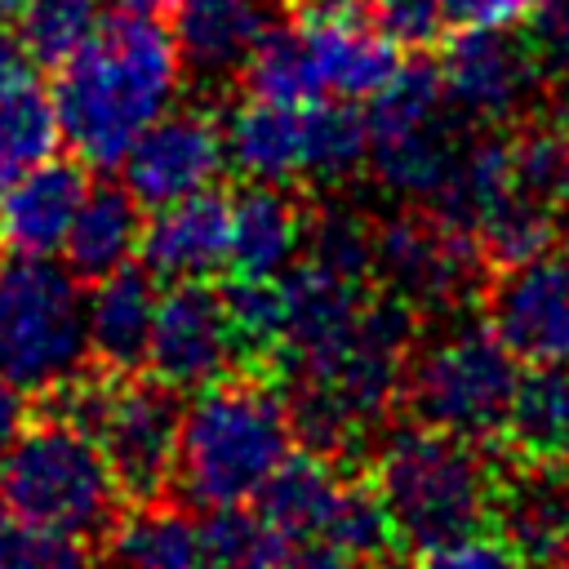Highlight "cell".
Wrapping results in <instances>:
<instances>
[{
	"label": "cell",
	"mask_w": 569,
	"mask_h": 569,
	"mask_svg": "<svg viewBox=\"0 0 569 569\" xmlns=\"http://www.w3.org/2000/svg\"><path fill=\"white\" fill-rule=\"evenodd\" d=\"M178 89V44L142 13H102L98 31L53 71L62 142L89 169H120Z\"/></svg>",
	"instance_id": "1"
},
{
	"label": "cell",
	"mask_w": 569,
	"mask_h": 569,
	"mask_svg": "<svg viewBox=\"0 0 569 569\" xmlns=\"http://www.w3.org/2000/svg\"><path fill=\"white\" fill-rule=\"evenodd\" d=\"M293 453L289 400L258 378H218L178 422L173 489L196 511L249 507Z\"/></svg>",
	"instance_id": "2"
},
{
	"label": "cell",
	"mask_w": 569,
	"mask_h": 569,
	"mask_svg": "<svg viewBox=\"0 0 569 569\" xmlns=\"http://www.w3.org/2000/svg\"><path fill=\"white\" fill-rule=\"evenodd\" d=\"M253 502L267 547L293 569H356L396 538L378 489L338 476L325 453H289Z\"/></svg>",
	"instance_id": "3"
},
{
	"label": "cell",
	"mask_w": 569,
	"mask_h": 569,
	"mask_svg": "<svg viewBox=\"0 0 569 569\" xmlns=\"http://www.w3.org/2000/svg\"><path fill=\"white\" fill-rule=\"evenodd\" d=\"M373 489L387 507L391 533L413 551H431L480 529L498 493L476 440L422 422L387 436L373 462Z\"/></svg>",
	"instance_id": "4"
},
{
	"label": "cell",
	"mask_w": 569,
	"mask_h": 569,
	"mask_svg": "<svg viewBox=\"0 0 569 569\" xmlns=\"http://www.w3.org/2000/svg\"><path fill=\"white\" fill-rule=\"evenodd\" d=\"M80 276L53 253L0 262V373L31 391H62L84 373L89 316Z\"/></svg>",
	"instance_id": "5"
},
{
	"label": "cell",
	"mask_w": 569,
	"mask_h": 569,
	"mask_svg": "<svg viewBox=\"0 0 569 569\" xmlns=\"http://www.w3.org/2000/svg\"><path fill=\"white\" fill-rule=\"evenodd\" d=\"M120 498V480L98 440L62 413L27 422L0 458V502L76 538L111 529Z\"/></svg>",
	"instance_id": "6"
},
{
	"label": "cell",
	"mask_w": 569,
	"mask_h": 569,
	"mask_svg": "<svg viewBox=\"0 0 569 569\" xmlns=\"http://www.w3.org/2000/svg\"><path fill=\"white\" fill-rule=\"evenodd\" d=\"M58 396V413L89 431L111 462L120 493L133 502H151L173 485L178 458V391L160 378L133 373H102V378H71Z\"/></svg>",
	"instance_id": "7"
},
{
	"label": "cell",
	"mask_w": 569,
	"mask_h": 569,
	"mask_svg": "<svg viewBox=\"0 0 569 569\" xmlns=\"http://www.w3.org/2000/svg\"><path fill=\"white\" fill-rule=\"evenodd\" d=\"M516 387L520 360L489 325L445 329L405 369V400L413 422L462 440H489L502 431Z\"/></svg>",
	"instance_id": "8"
},
{
	"label": "cell",
	"mask_w": 569,
	"mask_h": 569,
	"mask_svg": "<svg viewBox=\"0 0 569 569\" xmlns=\"http://www.w3.org/2000/svg\"><path fill=\"white\" fill-rule=\"evenodd\" d=\"M111 569H240L271 551L253 511H142L111 529Z\"/></svg>",
	"instance_id": "9"
},
{
	"label": "cell",
	"mask_w": 569,
	"mask_h": 569,
	"mask_svg": "<svg viewBox=\"0 0 569 569\" xmlns=\"http://www.w3.org/2000/svg\"><path fill=\"white\" fill-rule=\"evenodd\" d=\"M480 258V240L440 213H396L373 231V276L405 307H449L476 280Z\"/></svg>",
	"instance_id": "10"
},
{
	"label": "cell",
	"mask_w": 569,
	"mask_h": 569,
	"mask_svg": "<svg viewBox=\"0 0 569 569\" xmlns=\"http://www.w3.org/2000/svg\"><path fill=\"white\" fill-rule=\"evenodd\" d=\"M244 356L236 325L227 316L222 289L204 280H178L156 302V325L147 342V369L173 391H200L236 369Z\"/></svg>",
	"instance_id": "11"
},
{
	"label": "cell",
	"mask_w": 569,
	"mask_h": 569,
	"mask_svg": "<svg viewBox=\"0 0 569 569\" xmlns=\"http://www.w3.org/2000/svg\"><path fill=\"white\" fill-rule=\"evenodd\" d=\"M227 164V129L209 111H164L120 160L124 187L142 209L173 204L218 182Z\"/></svg>",
	"instance_id": "12"
},
{
	"label": "cell",
	"mask_w": 569,
	"mask_h": 569,
	"mask_svg": "<svg viewBox=\"0 0 569 569\" xmlns=\"http://www.w3.org/2000/svg\"><path fill=\"white\" fill-rule=\"evenodd\" d=\"M489 329L525 365H569V249L502 267L489 289Z\"/></svg>",
	"instance_id": "13"
},
{
	"label": "cell",
	"mask_w": 569,
	"mask_h": 569,
	"mask_svg": "<svg viewBox=\"0 0 569 569\" xmlns=\"http://www.w3.org/2000/svg\"><path fill=\"white\" fill-rule=\"evenodd\" d=\"M449 107H458L467 120L493 124L516 111V102L529 93L538 76V58L529 36H516L511 27H476L453 31L440 58Z\"/></svg>",
	"instance_id": "14"
},
{
	"label": "cell",
	"mask_w": 569,
	"mask_h": 569,
	"mask_svg": "<svg viewBox=\"0 0 569 569\" xmlns=\"http://www.w3.org/2000/svg\"><path fill=\"white\" fill-rule=\"evenodd\" d=\"M138 262L164 280H209L231 262V191L204 187L151 209L138 240Z\"/></svg>",
	"instance_id": "15"
},
{
	"label": "cell",
	"mask_w": 569,
	"mask_h": 569,
	"mask_svg": "<svg viewBox=\"0 0 569 569\" xmlns=\"http://www.w3.org/2000/svg\"><path fill=\"white\" fill-rule=\"evenodd\" d=\"M280 0H178L173 44L187 76L200 84H227L240 76L258 36L280 18Z\"/></svg>",
	"instance_id": "16"
},
{
	"label": "cell",
	"mask_w": 569,
	"mask_h": 569,
	"mask_svg": "<svg viewBox=\"0 0 569 569\" xmlns=\"http://www.w3.org/2000/svg\"><path fill=\"white\" fill-rule=\"evenodd\" d=\"M84 160H44L0 191V249L4 253H62L71 218L89 191Z\"/></svg>",
	"instance_id": "17"
},
{
	"label": "cell",
	"mask_w": 569,
	"mask_h": 569,
	"mask_svg": "<svg viewBox=\"0 0 569 569\" xmlns=\"http://www.w3.org/2000/svg\"><path fill=\"white\" fill-rule=\"evenodd\" d=\"M502 538L533 569L569 565V462H529L493 493Z\"/></svg>",
	"instance_id": "18"
},
{
	"label": "cell",
	"mask_w": 569,
	"mask_h": 569,
	"mask_svg": "<svg viewBox=\"0 0 569 569\" xmlns=\"http://www.w3.org/2000/svg\"><path fill=\"white\" fill-rule=\"evenodd\" d=\"M156 276L138 262L93 280L89 298H84V316H89V356L107 369V373H133L138 365H147V342H151V325H156Z\"/></svg>",
	"instance_id": "19"
},
{
	"label": "cell",
	"mask_w": 569,
	"mask_h": 569,
	"mask_svg": "<svg viewBox=\"0 0 569 569\" xmlns=\"http://www.w3.org/2000/svg\"><path fill=\"white\" fill-rule=\"evenodd\" d=\"M302 249V209L289 196V187L276 182H249L240 196H231V276L276 280L298 262Z\"/></svg>",
	"instance_id": "20"
},
{
	"label": "cell",
	"mask_w": 569,
	"mask_h": 569,
	"mask_svg": "<svg viewBox=\"0 0 569 569\" xmlns=\"http://www.w3.org/2000/svg\"><path fill=\"white\" fill-rule=\"evenodd\" d=\"M138 240H142V204L133 200L129 187L116 182H98L84 191L71 231L62 240V258L80 280H102L120 267H129L138 258Z\"/></svg>",
	"instance_id": "21"
},
{
	"label": "cell",
	"mask_w": 569,
	"mask_h": 569,
	"mask_svg": "<svg viewBox=\"0 0 569 569\" xmlns=\"http://www.w3.org/2000/svg\"><path fill=\"white\" fill-rule=\"evenodd\" d=\"M227 160L249 182H298L307 173V107L249 98L227 124Z\"/></svg>",
	"instance_id": "22"
},
{
	"label": "cell",
	"mask_w": 569,
	"mask_h": 569,
	"mask_svg": "<svg viewBox=\"0 0 569 569\" xmlns=\"http://www.w3.org/2000/svg\"><path fill=\"white\" fill-rule=\"evenodd\" d=\"M502 436L525 462H569V365H529L520 373Z\"/></svg>",
	"instance_id": "23"
},
{
	"label": "cell",
	"mask_w": 569,
	"mask_h": 569,
	"mask_svg": "<svg viewBox=\"0 0 569 569\" xmlns=\"http://www.w3.org/2000/svg\"><path fill=\"white\" fill-rule=\"evenodd\" d=\"M236 80H240L244 98L276 102V107H307V102L325 98L316 58L307 49V36L284 13L258 36V44L249 49V58H244Z\"/></svg>",
	"instance_id": "24"
},
{
	"label": "cell",
	"mask_w": 569,
	"mask_h": 569,
	"mask_svg": "<svg viewBox=\"0 0 569 569\" xmlns=\"http://www.w3.org/2000/svg\"><path fill=\"white\" fill-rule=\"evenodd\" d=\"M58 147H62V124L49 89L31 80L27 89L0 102V191L22 173H31L36 164L53 160Z\"/></svg>",
	"instance_id": "25"
},
{
	"label": "cell",
	"mask_w": 569,
	"mask_h": 569,
	"mask_svg": "<svg viewBox=\"0 0 569 569\" xmlns=\"http://www.w3.org/2000/svg\"><path fill=\"white\" fill-rule=\"evenodd\" d=\"M369 164V116L347 98L307 102V173L311 182H342Z\"/></svg>",
	"instance_id": "26"
},
{
	"label": "cell",
	"mask_w": 569,
	"mask_h": 569,
	"mask_svg": "<svg viewBox=\"0 0 569 569\" xmlns=\"http://www.w3.org/2000/svg\"><path fill=\"white\" fill-rule=\"evenodd\" d=\"M102 22V0H22L13 31L40 71H58Z\"/></svg>",
	"instance_id": "27"
},
{
	"label": "cell",
	"mask_w": 569,
	"mask_h": 569,
	"mask_svg": "<svg viewBox=\"0 0 569 569\" xmlns=\"http://www.w3.org/2000/svg\"><path fill=\"white\" fill-rule=\"evenodd\" d=\"M556 209L551 204H538L520 191H511L480 227H476V240L485 249L489 262L498 267H516V262H529L547 249H556Z\"/></svg>",
	"instance_id": "28"
},
{
	"label": "cell",
	"mask_w": 569,
	"mask_h": 569,
	"mask_svg": "<svg viewBox=\"0 0 569 569\" xmlns=\"http://www.w3.org/2000/svg\"><path fill=\"white\" fill-rule=\"evenodd\" d=\"M511 182L520 196L551 209L569 200V133L551 124L511 133Z\"/></svg>",
	"instance_id": "29"
},
{
	"label": "cell",
	"mask_w": 569,
	"mask_h": 569,
	"mask_svg": "<svg viewBox=\"0 0 569 569\" xmlns=\"http://www.w3.org/2000/svg\"><path fill=\"white\" fill-rule=\"evenodd\" d=\"M0 569H93V565L84 538L27 520L0 502Z\"/></svg>",
	"instance_id": "30"
},
{
	"label": "cell",
	"mask_w": 569,
	"mask_h": 569,
	"mask_svg": "<svg viewBox=\"0 0 569 569\" xmlns=\"http://www.w3.org/2000/svg\"><path fill=\"white\" fill-rule=\"evenodd\" d=\"M222 302H227V316L236 325V338H240L244 356L280 351V342H284V293H280V276L276 280L231 276V284L222 289Z\"/></svg>",
	"instance_id": "31"
},
{
	"label": "cell",
	"mask_w": 569,
	"mask_h": 569,
	"mask_svg": "<svg viewBox=\"0 0 569 569\" xmlns=\"http://www.w3.org/2000/svg\"><path fill=\"white\" fill-rule=\"evenodd\" d=\"M365 4L378 31L409 53H436L449 40V18L440 0H365Z\"/></svg>",
	"instance_id": "32"
},
{
	"label": "cell",
	"mask_w": 569,
	"mask_h": 569,
	"mask_svg": "<svg viewBox=\"0 0 569 569\" xmlns=\"http://www.w3.org/2000/svg\"><path fill=\"white\" fill-rule=\"evenodd\" d=\"M311 258L342 271V276L365 280L373 271V231L360 218H351L342 209H329L311 231Z\"/></svg>",
	"instance_id": "33"
},
{
	"label": "cell",
	"mask_w": 569,
	"mask_h": 569,
	"mask_svg": "<svg viewBox=\"0 0 569 569\" xmlns=\"http://www.w3.org/2000/svg\"><path fill=\"white\" fill-rule=\"evenodd\" d=\"M422 569H533L507 538H489V533H462L449 538L431 551H422Z\"/></svg>",
	"instance_id": "34"
},
{
	"label": "cell",
	"mask_w": 569,
	"mask_h": 569,
	"mask_svg": "<svg viewBox=\"0 0 569 569\" xmlns=\"http://www.w3.org/2000/svg\"><path fill=\"white\" fill-rule=\"evenodd\" d=\"M449 31H476V27H520L542 0H440Z\"/></svg>",
	"instance_id": "35"
},
{
	"label": "cell",
	"mask_w": 569,
	"mask_h": 569,
	"mask_svg": "<svg viewBox=\"0 0 569 569\" xmlns=\"http://www.w3.org/2000/svg\"><path fill=\"white\" fill-rule=\"evenodd\" d=\"M36 62H31V53H27V44L18 40V31H9V27H0V102L4 98H13L18 89H27L31 80H36Z\"/></svg>",
	"instance_id": "36"
},
{
	"label": "cell",
	"mask_w": 569,
	"mask_h": 569,
	"mask_svg": "<svg viewBox=\"0 0 569 569\" xmlns=\"http://www.w3.org/2000/svg\"><path fill=\"white\" fill-rule=\"evenodd\" d=\"M22 427H27V391L0 373V458Z\"/></svg>",
	"instance_id": "37"
},
{
	"label": "cell",
	"mask_w": 569,
	"mask_h": 569,
	"mask_svg": "<svg viewBox=\"0 0 569 569\" xmlns=\"http://www.w3.org/2000/svg\"><path fill=\"white\" fill-rule=\"evenodd\" d=\"M107 4L120 13H142V18H164L178 9V0H107Z\"/></svg>",
	"instance_id": "38"
},
{
	"label": "cell",
	"mask_w": 569,
	"mask_h": 569,
	"mask_svg": "<svg viewBox=\"0 0 569 569\" xmlns=\"http://www.w3.org/2000/svg\"><path fill=\"white\" fill-rule=\"evenodd\" d=\"M240 569H293L289 560H280L276 551H262V556H253V560H244Z\"/></svg>",
	"instance_id": "39"
},
{
	"label": "cell",
	"mask_w": 569,
	"mask_h": 569,
	"mask_svg": "<svg viewBox=\"0 0 569 569\" xmlns=\"http://www.w3.org/2000/svg\"><path fill=\"white\" fill-rule=\"evenodd\" d=\"M356 569H391V565H378V560H365V565H356Z\"/></svg>",
	"instance_id": "40"
},
{
	"label": "cell",
	"mask_w": 569,
	"mask_h": 569,
	"mask_svg": "<svg viewBox=\"0 0 569 569\" xmlns=\"http://www.w3.org/2000/svg\"><path fill=\"white\" fill-rule=\"evenodd\" d=\"M565 569H569V565H565Z\"/></svg>",
	"instance_id": "41"
}]
</instances>
